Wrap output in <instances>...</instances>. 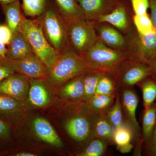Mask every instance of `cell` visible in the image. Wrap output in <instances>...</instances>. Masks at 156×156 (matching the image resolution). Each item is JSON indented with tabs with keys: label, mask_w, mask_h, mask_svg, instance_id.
Here are the masks:
<instances>
[{
	"label": "cell",
	"mask_w": 156,
	"mask_h": 156,
	"mask_svg": "<svg viewBox=\"0 0 156 156\" xmlns=\"http://www.w3.org/2000/svg\"><path fill=\"white\" fill-rule=\"evenodd\" d=\"M71 107L63 124L65 131L74 143L86 147L96 138L93 128L95 115L83 101H71Z\"/></svg>",
	"instance_id": "obj_1"
},
{
	"label": "cell",
	"mask_w": 156,
	"mask_h": 156,
	"mask_svg": "<svg viewBox=\"0 0 156 156\" xmlns=\"http://www.w3.org/2000/svg\"><path fill=\"white\" fill-rule=\"evenodd\" d=\"M96 71L69 47L60 53L54 64L48 69L46 78L54 85L60 86L78 76Z\"/></svg>",
	"instance_id": "obj_2"
},
{
	"label": "cell",
	"mask_w": 156,
	"mask_h": 156,
	"mask_svg": "<svg viewBox=\"0 0 156 156\" xmlns=\"http://www.w3.org/2000/svg\"><path fill=\"white\" fill-rule=\"evenodd\" d=\"M37 19L48 41L59 54L69 48L68 37L69 23L56 6L48 2L45 11Z\"/></svg>",
	"instance_id": "obj_3"
},
{
	"label": "cell",
	"mask_w": 156,
	"mask_h": 156,
	"mask_svg": "<svg viewBox=\"0 0 156 156\" xmlns=\"http://www.w3.org/2000/svg\"><path fill=\"white\" fill-rule=\"evenodd\" d=\"M30 45L33 51L47 68L51 67L59 53L50 44L37 18H25L19 30Z\"/></svg>",
	"instance_id": "obj_4"
},
{
	"label": "cell",
	"mask_w": 156,
	"mask_h": 156,
	"mask_svg": "<svg viewBox=\"0 0 156 156\" xmlns=\"http://www.w3.org/2000/svg\"><path fill=\"white\" fill-rule=\"evenodd\" d=\"M125 52L129 59L148 64L156 57V34H140L134 24L124 34Z\"/></svg>",
	"instance_id": "obj_5"
},
{
	"label": "cell",
	"mask_w": 156,
	"mask_h": 156,
	"mask_svg": "<svg viewBox=\"0 0 156 156\" xmlns=\"http://www.w3.org/2000/svg\"><path fill=\"white\" fill-rule=\"evenodd\" d=\"M83 57L96 70L111 75L129 59L126 52L112 49L99 40Z\"/></svg>",
	"instance_id": "obj_6"
},
{
	"label": "cell",
	"mask_w": 156,
	"mask_h": 156,
	"mask_svg": "<svg viewBox=\"0 0 156 156\" xmlns=\"http://www.w3.org/2000/svg\"><path fill=\"white\" fill-rule=\"evenodd\" d=\"M68 37L70 48L81 56H84L99 40L94 23L86 20L69 24Z\"/></svg>",
	"instance_id": "obj_7"
},
{
	"label": "cell",
	"mask_w": 156,
	"mask_h": 156,
	"mask_svg": "<svg viewBox=\"0 0 156 156\" xmlns=\"http://www.w3.org/2000/svg\"><path fill=\"white\" fill-rule=\"evenodd\" d=\"M112 75L119 91L122 89L133 88L146 78L151 76V73L147 64L127 59Z\"/></svg>",
	"instance_id": "obj_8"
},
{
	"label": "cell",
	"mask_w": 156,
	"mask_h": 156,
	"mask_svg": "<svg viewBox=\"0 0 156 156\" xmlns=\"http://www.w3.org/2000/svg\"><path fill=\"white\" fill-rule=\"evenodd\" d=\"M133 15L134 12L129 0H119L111 13L98 17L94 23H106L124 35L133 25Z\"/></svg>",
	"instance_id": "obj_9"
},
{
	"label": "cell",
	"mask_w": 156,
	"mask_h": 156,
	"mask_svg": "<svg viewBox=\"0 0 156 156\" xmlns=\"http://www.w3.org/2000/svg\"><path fill=\"white\" fill-rule=\"evenodd\" d=\"M118 92L125 122L134 131L135 138L140 146L143 141L142 138H140V127L136 118V110L139 101L138 96L133 88L122 89Z\"/></svg>",
	"instance_id": "obj_10"
},
{
	"label": "cell",
	"mask_w": 156,
	"mask_h": 156,
	"mask_svg": "<svg viewBox=\"0 0 156 156\" xmlns=\"http://www.w3.org/2000/svg\"><path fill=\"white\" fill-rule=\"evenodd\" d=\"M16 73L29 79H45L48 69L34 53L15 60H10Z\"/></svg>",
	"instance_id": "obj_11"
},
{
	"label": "cell",
	"mask_w": 156,
	"mask_h": 156,
	"mask_svg": "<svg viewBox=\"0 0 156 156\" xmlns=\"http://www.w3.org/2000/svg\"><path fill=\"white\" fill-rule=\"evenodd\" d=\"M29 87V79L15 73L0 82V95L23 101L27 97Z\"/></svg>",
	"instance_id": "obj_12"
},
{
	"label": "cell",
	"mask_w": 156,
	"mask_h": 156,
	"mask_svg": "<svg viewBox=\"0 0 156 156\" xmlns=\"http://www.w3.org/2000/svg\"><path fill=\"white\" fill-rule=\"evenodd\" d=\"M86 20L95 22L98 17L111 13L119 0H77Z\"/></svg>",
	"instance_id": "obj_13"
},
{
	"label": "cell",
	"mask_w": 156,
	"mask_h": 156,
	"mask_svg": "<svg viewBox=\"0 0 156 156\" xmlns=\"http://www.w3.org/2000/svg\"><path fill=\"white\" fill-rule=\"evenodd\" d=\"M94 25L98 39L108 47L125 52L126 41L121 32L106 23H95Z\"/></svg>",
	"instance_id": "obj_14"
},
{
	"label": "cell",
	"mask_w": 156,
	"mask_h": 156,
	"mask_svg": "<svg viewBox=\"0 0 156 156\" xmlns=\"http://www.w3.org/2000/svg\"><path fill=\"white\" fill-rule=\"evenodd\" d=\"M33 129L38 137L50 145L61 147L63 143L50 123L41 117H37L34 119Z\"/></svg>",
	"instance_id": "obj_15"
},
{
	"label": "cell",
	"mask_w": 156,
	"mask_h": 156,
	"mask_svg": "<svg viewBox=\"0 0 156 156\" xmlns=\"http://www.w3.org/2000/svg\"><path fill=\"white\" fill-rule=\"evenodd\" d=\"M8 46L6 58L8 60H15L34 53L30 45L20 32L13 33Z\"/></svg>",
	"instance_id": "obj_16"
},
{
	"label": "cell",
	"mask_w": 156,
	"mask_h": 156,
	"mask_svg": "<svg viewBox=\"0 0 156 156\" xmlns=\"http://www.w3.org/2000/svg\"><path fill=\"white\" fill-rule=\"evenodd\" d=\"M43 80L31 79L30 80L28 100L31 105L36 107H44L50 102V95Z\"/></svg>",
	"instance_id": "obj_17"
},
{
	"label": "cell",
	"mask_w": 156,
	"mask_h": 156,
	"mask_svg": "<svg viewBox=\"0 0 156 156\" xmlns=\"http://www.w3.org/2000/svg\"><path fill=\"white\" fill-rule=\"evenodd\" d=\"M55 6L69 23L85 20L83 13L77 0H54Z\"/></svg>",
	"instance_id": "obj_18"
},
{
	"label": "cell",
	"mask_w": 156,
	"mask_h": 156,
	"mask_svg": "<svg viewBox=\"0 0 156 156\" xmlns=\"http://www.w3.org/2000/svg\"><path fill=\"white\" fill-rule=\"evenodd\" d=\"M83 75L73 78L62 85L59 90V96L68 101H83L84 93Z\"/></svg>",
	"instance_id": "obj_19"
},
{
	"label": "cell",
	"mask_w": 156,
	"mask_h": 156,
	"mask_svg": "<svg viewBox=\"0 0 156 156\" xmlns=\"http://www.w3.org/2000/svg\"><path fill=\"white\" fill-rule=\"evenodd\" d=\"M1 6L5 17L6 24L13 33L19 32L23 21L26 18L21 11L20 0Z\"/></svg>",
	"instance_id": "obj_20"
},
{
	"label": "cell",
	"mask_w": 156,
	"mask_h": 156,
	"mask_svg": "<svg viewBox=\"0 0 156 156\" xmlns=\"http://www.w3.org/2000/svg\"><path fill=\"white\" fill-rule=\"evenodd\" d=\"M20 101L12 97L0 95V119L11 127L20 109Z\"/></svg>",
	"instance_id": "obj_21"
},
{
	"label": "cell",
	"mask_w": 156,
	"mask_h": 156,
	"mask_svg": "<svg viewBox=\"0 0 156 156\" xmlns=\"http://www.w3.org/2000/svg\"><path fill=\"white\" fill-rule=\"evenodd\" d=\"M93 128L96 138L105 140L109 144L113 143V136L115 128L107 115H95Z\"/></svg>",
	"instance_id": "obj_22"
},
{
	"label": "cell",
	"mask_w": 156,
	"mask_h": 156,
	"mask_svg": "<svg viewBox=\"0 0 156 156\" xmlns=\"http://www.w3.org/2000/svg\"><path fill=\"white\" fill-rule=\"evenodd\" d=\"M116 95H95L86 102L89 110L94 114L107 115L115 103Z\"/></svg>",
	"instance_id": "obj_23"
},
{
	"label": "cell",
	"mask_w": 156,
	"mask_h": 156,
	"mask_svg": "<svg viewBox=\"0 0 156 156\" xmlns=\"http://www.w3.org/2000/svg\"><path fill=\"white\" fill-rule=\"evenodd\" d=\"M156 124V103L144 108L142 116V140L145 145L150 140Z\"/></svg>",
	"instance_id": "obj_24"
},
{
	"label": "cell",
	"mask_w": 156,
	"mask_h": 156,
	"mask_svg": "<svg viewBox=\"0 0 156 156\" xmlns=\"http://www.w3.org/2000/svg\"><path fill=\"white\" fill-rule=\"evenodd\" d=\"M103 73L96 71L84 74L83 83L84 93L83 101L87 102L95 95L98 83Z\"/></svg>",
	"instance_id": "obj_25"
},
{
	"label": "cell",
	"mask_w": 156,
	"mask_h": 156,
	"mask_svg": "<svg viewBox=\"0 0 156 156\" xmlns=\"http://www.w3.org/2000/svg\"><path fill=\"white\" fill-rule=\"evenodd\" d=\"M142 92L144 108L151 106L156 99V80L151 77L146 78L137 84Z\"/></svg>",
	"instance_id": "obj_26"
},
{
	"label": "cell",
	"mask_w": 156,
	"mask_h": 156,
	"mask_svg": "<svg viewBox=\"0 0 156 156\" xmlns=\"http://www.w3.org/2000/svg\"><path fill=\"white\" fill-rule=\"evenodd\" d=\"M135 138V134L132 128L127 123L124 122L121 126L115 128L113 136V143L117 148L131 143Z\"/></svg>",
	"instance_id": "obj_27"
},
{
	"label": "cell",
	"mask_w": 156,
	"mask_h": 156,
	"mask_svg": "<svg viewBox=\"0 0 156 156\" xmlns=\"http://www.w3.org/2000/svg\"><path fill=\"white\" fill-rule=\"evenodd\" d=\"M118 92L112 76L109 73L104 72L98 83L95 95H116Z\"/></svg>",
	"instance_id": "obj_28"
},
{
	"label": "cell",
	"mask_w": 156,
	"mask_h": 156,
	"mask_svg": "<svg viewBox=\"0 0 156 156\" xmlns=\"http://www.w3.org/2000/svg\"><path fill=\"white\" fill-rule=\"evenodd\" d=\"M23 13L26 16L37 17L45 11L47 7V0H21Z\"/></svg>",
	"instance_id": "obj_29"
},
{
	"label": "cell",
	"mask_w": 156,
	"mask_h": 156,
	"mask_svg": "<svg viewBox=\"0 0 156 156\" xmlns=\"http://www.w3.org/2000/svg\"><path fill=\"white\" fill-rule=\"evenodd\" d=\"M109 143L100 138L92 140L83 150L77 154L79 156H101L106 151Z\"/></svg>",
	"instance_id": "obj_30"
},
{
	"label": "cell",
	"mask_w": 156,
	"mask_h": 156,
	"mask_svg": "<svg viewBox=\"0 0 156 156\" xmlns=\"http://www.w3.org/2000/svg\"><path fill=\"white\" fill-rule=\"evenodd\" d=\"M107 115L115 128L125 122L119 92L116 95L115 103L108 111Z\"/></svg>",
	"instance_id": "obj_31"
},
{
	"label": "cell",
	"mask_w": 156,
	"mask_h": 156,
	"mask_svg": "<svg viewBox=\"0 0 156 156\" xmlns=\"http://www.w3.org/2000/svg\"><path fill=\"white\" fill-rule=\"evenodd\" d=\"M133 22L136 31L140 34L144 35L154 32L150 16L147 13L142 15H134Z\"/></svg>",
	"instance_id": "obj_32"
},
{
	"label": "cell",
	"mask_w": 156,
	"mask_h": 156,
	"mask_svg": "<svg viewBox=\"0 0 156 156\" xmlns=\"http://www.w3.org/2000/svg\"><path fill=\"white\" fill-rule=\"evenodd\" d=\"M16 73L11 62L0 56V82Z\"/></svg>",
	"instance_id": "obj_33"
},
{
	"label": "cell",
	"mask_w": 156,
	"mask_h": 156,
	"mask_svg": "<svg viewBox=\"0 0 156 156\" xmlns=\"http://www.w3.org/2000/svg\"><path fill=\"white\" fill-rule=\"evenodd\" d=\"M134 15H142L147 14L149 9V0H129Z\"/></svg>",
	"instance_id": "obj_34"
},
{
	"label": "cell",
	"mask_w": 156,
	"mask_h": 156,
	"mask_svg": "<svg viewBox=\"0 0 156 156\" xmlns=\"http://www.w3.org/2000/svg\"><path fill=\"white\" fill-rule=\"evenodd\" d=\"M11 132V126L0 119V145L10 142Z\"/></svg>",
	"instance_id": "obj_35"
},
{
	"label": "cell",
	"mask_w": 156,
	"mask_h": 156,
	"mask_svg": "<svg viewBox=\"0 0 156 156\" xmlns=\"http://www.w3.org/2000/svg\"><path fill=\"white\" fill-rule=\"evenodd\" d=\"M12 34V31L7 24H0V40L5 45L9 44Z\"/></svg>",
	"instance_id": "obj_36"
},
{
	"label": "cell",
	"mask_w": 156,
	"mask_h": 156,
	"mask_svg": "<svg viewBox=\"0 0 156 156\" xmlns=\"http://www.w3.org/2000/svg\"><path fill=\"white\" fill-rule=\"evenodd\" d=\"M145 146L149 155L156 156V124L151 137Z\"/></svg>",
	"instance_id": "obj_37"
},
{
	"label": "cell",
	"mask_w": 156,
	"mask_h": 156,
	"mask_svg": "<svg viewBox=\"0 0 156 156\" xmlns=\"http://www.w3.org/2000/svg\"><path fill=\"white\" fill-rule=\"evenodd\" d=\"M151 10V19L156 34V0H149Z\"/></svg>",
	"instance_id": "obj_38"
},
{
	"label": "cell",
	"mask_w": 156,
	"mask_h": 156,
	"mask_svg": "<svg viewBox=\"0 0 156 156\" xmlns=\"http://www.w3.org/2000/svg\"><path fill=\"white\" fill-rule=\"evenodd\" d=\"M148 65L150 69L151 77L156 80V57Z\"/></svg>",
	"instance_id": "obj_39"
},
{
	"label": "cell",
	"mask_w": 156,
	"mask_h": 156,
	"mask_svg": "<svg viewBox=\"0 0 156 156\" xmlns=\"http://www.w3.org/2000/svg\"><path fill=\"white\" fill-rule=\"evenodd\" d=\"M133 146L132 145V144L130 143L127 144V145L121 147H118L117 149L122 153L126 154L130 152L131 150H132V149L133 148Z\"/></svg>",
	"instance_id": "obj_40"
},
{
	"label": "cell",
	"mask_w": 156,
	"mask_h": 156,
	"mask_svg": "<svg viewBox=\"0 0 156 156\" xmlns=\"http://www.w3.org/2000/svg\"><path fill=\"white\" fill-rule=\"evenodd\" d=\"M7 48H6L5 45L0 40V56L6 58Z\"/></svg>",
	"instance_id": "obj_41"
},
{
	"label": "cell",
	"mask_w": 156,
	"mask_h": 156,
	"mask_svg": "<svg viewBox=\"0 0 156 156\" xmlns=\"http://www.w3.org/2000/svg\"><path fill=\"white\" fill-rule=\"evenodd\" d=\"M14 156H36L34 154L26 152H22L15 154Z\"/></svg>",
	"instance_id": "obj_42"
},
{
	"label": "cell",
	"mask_w": 156,
	"mask_h": 156,
	"mask_svg": "<svg viewBox=\"0 0 156 156\" xmlns=\"http://www.w3.org/2000/svg\"><path fill=\"white\" fill-rule=\"evenodd\" d=\"M16 1L17 0H0V4L1 5H5V4L13 2Z\"/></svg>",
	"instance_id": "obj_43"
}]
</instances>
